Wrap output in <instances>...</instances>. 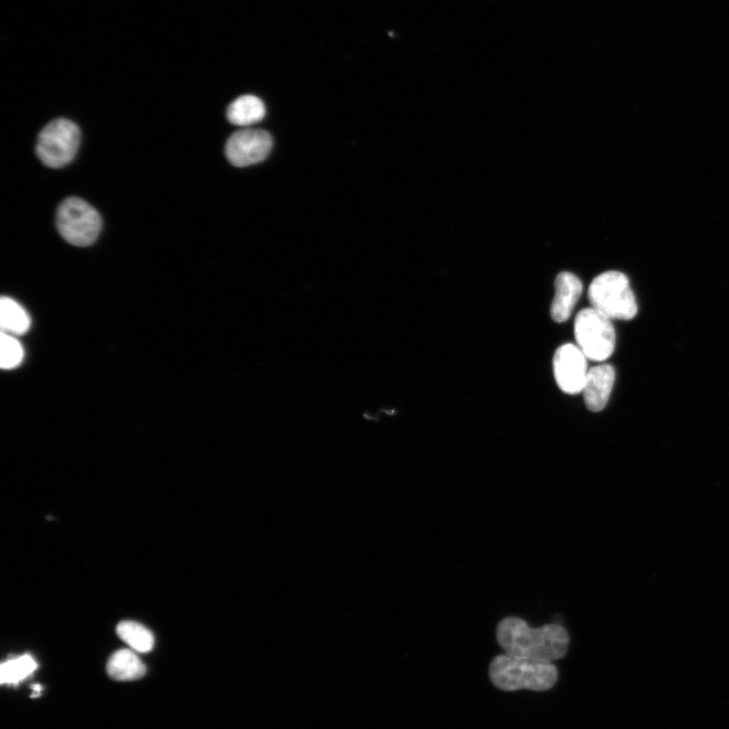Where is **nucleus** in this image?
I'll list each match as a JSON object with an SVG mask.
<instances>
[{
    "label": "nucleus",
    "instance_id": "8",
    "mask_svg": "<svg viewBox=\"0 0 729 729\" xmlns=\"http://www.w3.org/2000/svg\"><path fill=\"white\" fill-rule=\"evenodd\" d=\"M587 360L578 346L567 344L557 349L553 370L556 383L563 392L572 395L583 392L589 372Z\"/></svg>",
    "mask_w": 729,
    "mask_h": 729
},
{
    "label": "nucleus",
    "instance_id": "14",
    "mask_svg": "<svg viewBox=\"0 0 729 729\" xmlns=\"http://www.w3.org/2000/svg\"><path fill=\"white\" fill-rule=\"evenodd\" d=\"M117 633L134 651L141 654L152 651L154 637L145 626L133 621H124L118 625Z\"/></svg>",
    "mask_w": 729,
    "mask_h": 729
},
{
    "label": "nucleus",
    "instance_id": "9",
    "mask_svg": "<svg viewBox=\"0 0 729 729\" xmlns=\"http://www.w3.org/2000/svg\"><path fill=\"white\" fill-rule=\"evenodd\" d=\"M615 369L611 365H599L589 370L583 389L587 408L599 413L606 408L615 384Z\"/></svg>",
    "mask_w": 729,
    "mask_h": 729
},
{
    "label": "nucleus",
    "instance_id": "5",
    "mask_svg": "<svg viewBox=\"0 0 729 729\" xmlns=\"http://www.w3.org/2000/svg\"><path fill=\"white\" fill-rule=\"evenodd\" d=\"M575 337L587 359L595 362L606 361L615 350L616 333L612 319L593 307L577 315Z\"/></svg>",
    "mask_w": 729,
    "mask_h": 729
},
{
    "label": "nucleus",
    "instance_id": "7",
    "mask_svg": "<svg viewBox=\"0 0 729 729\" xmlns=\"http://www.w3.org/2000/svg\"><path fill=\"white\" fill-rule=\"evenodd\" d=\"M273 147L272 136L258 129L241 130L227 141L225 153L230 164L246 168L265 160Z\"/></svg>",
    "mask_w": 729,
    "mask_h": 729
},
{
    "label": "nucleus",
    "instance_id": "13",
    "mask_svg": "<svg viewBox=\"0 0 729 729\" xmlns=\"http://www.w3.org/2000/svg\"><path fill=\"white\" fill-rule=\"evenodd\" d=\"M0 323H2L3 333L20 336L30 330L31 318L17 301L3 297L0 302Z\"/></svg>",
    "mask_w": 729,
    "mask_h": 729
},
{
    "label": "nucleus",
    "instance_id": "6",
    "mask_svg": "<svg viewBox=\"0 0 729 729\" xmlns=\"http://www.w3.org/2000/svg\"><path fill=\"white\" fill-rule=\"evenodd\" d=\"M80 144L78 126L66 119L50 122L39 134L36 152L43 164L61 169L73 160Z\"/></svg>",
    "mask_w": 729,
    "mask_h": 729
},
{
    "label": "nucleus",
    "instance_id": "15",
    "mask_svg": "<svg viewBox=\"0 0 729 729\" xmlns=\"http://www.w3.org/2000/svg\"><path fill=\"white\" fill-rule=\"evenodd\" d=\"M37 668L36 661L29 655L9 660L0 669V681L4 685H18L30 677Z\"/></svg>",
    "mask_w": 729,
    "mask_h": 729
},
{
    "label": "nucleus",
    "instance_id": "4",
    "mask_svg": "<svg viewBox=\"0 0 729 729\" xmlns=\"http://www.w3.org/2000/svg\"><path fill=\"white\" fill-rule=\"evenodd\" d=\"M57 228L62 237L75 247H89L98 239L102 218L89 203L71 197L61 203L57 211Z\"/></svg>",
    "mask_w": 729,
    "mask_h": 729
},
{
    "label": "nucleus",
    "instance_id": "1",
    "mask_svg": "<svg viewBox=\"0 0 729 729\" xmlns=\"http://www.w3.org/2000/svg\"><path fill=\"white\" fill-rule=\"evenodd\" d=\"M497 639L506 655L552 664L564 658L570 646L569 632L562 625L532 628L518 617H507L499 623Z\"/></svg>",
    "mask_w": 729,
    "mask_h": 729
},
{
    "label": "nucleus",
    "instance_id": "12",
    "mask_svg": "<svg viewBox=\"0 0 729 729\" xmlns=\"http://www.w3.org/2000/svg\"><path fill=\"white\" fill-rule=\"evenodd\" d=\"M107 671L109 676L117 681L139 680L146 674V668L135 653L121 650L109 660Z\"/></svg>",
    "mask_w": 729,
    "mask_h": 729
},
{
    "label": "nucleus",
    "instance_id": "11",
    "mask_svg": "<svg viewBox=\"0 0 729 729\" xmlns=\"http://www.w3.org/2000/svg\"><path fill=\"white\" fill-rule=\"evenodd\" d=\"M266 106L255 96H243L235 100L227 110L229 122L236 126H250L262 121Z\"/></svg>",
    "mask_w": 729,
    "mask_h": 729
},
{
    "label": "nucleus",
    "instance_id": "16",
    "mask_svg": "<svg viewBox=\"0 0 729 729\" xmlns=\"http://www.w3.org/2000/svg\"><path fill=\"white\" fill-rule=\"evenodd\" d=\"M24 349L21 343L13 336L2 334V353L0 365L4 370H12L20 366L24 360Z\"/></svg>",
    "mask_w": 729,
    "mask_h": 729
},
{
    "label": "nucleus",
    "instance_id": "10",
    "mask_svg": "<svg viewBox=\"0 0 729 729\" xmlns=\"http://www.w3.org/2000/svg\"><path fill=\"white\" fill-rule=\"evenodd\" d=\"M583 294V284L574 274L560 273L555 280V296L551 305V316L555 322L569 320Z\"/></svg>",
    "mask_w": 729,
    "mask_h": 729
},
{
    "label": "nucleus",
    "instance_id": "3",
    "mask_svg": "<svg viewBox=\"0 0 729 729\" xmlns=\"http://www.w3.org/2000/svg\"><path fill=\"white\" fill-rule=\"evenodd\" d=\"M592 307L610 319L631 320L638 306L626 275L616 271L601 274L589 288Z\"/></svg>",
    "mask_w": 729,
    "mask_h": 729
},
{
    "label": "nucleus",
    "instance_id": "2",
    "mask_svg": "<svg viewBox=\"0 0 729 729\" xmlns=\"http://www.w3.org/2000/svg\"><path fill=\"white\" fill-rule=\"evenodd\" d=\"M490 677L498 689L506 692H542L554 687L558 671L552 663L535 662L504 654L491 663Z\"/></svg>",
    "mask_w": 729,
    "mask_h": 729
},
{
    "label": "nucleus",
    "instance_id": "17",
    "mask_svg": "<svg viewBox=\"0 0 729 729\" xmlns=\"http://www.w3.org/2000/svg\"><path fill=\"white\" fill-rule=\"evenodd\" d=\"M32 689L34 691V695H33L34 697L39 696L41 694V692H42V686H40V685H34L32 687Z\"/></svg>",
    "mask_w": 729,
    "mask_h": 729
}]
</instances>
